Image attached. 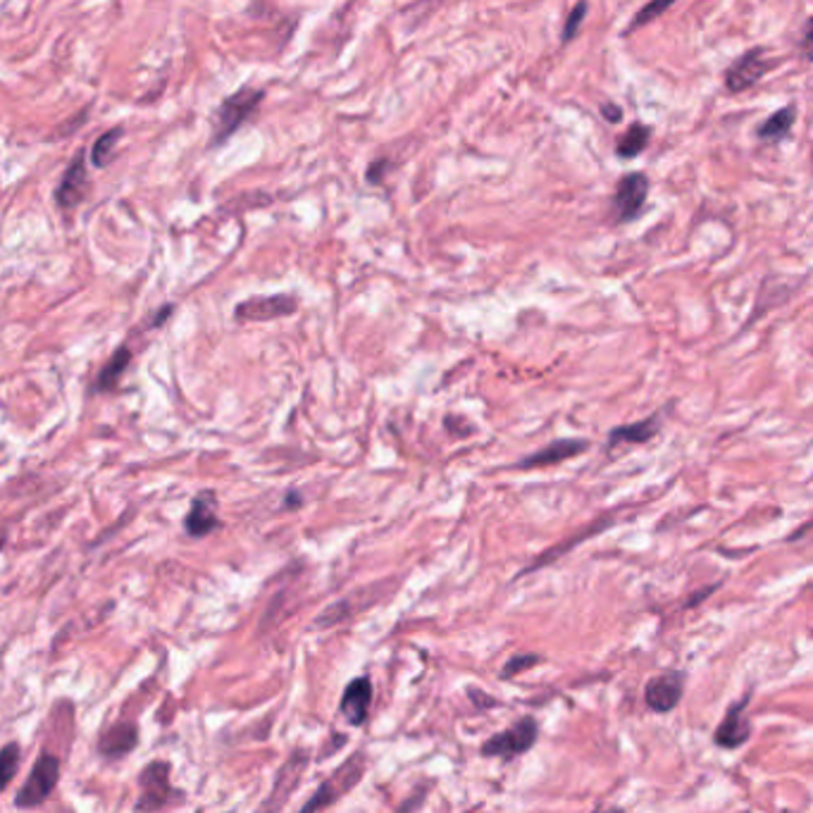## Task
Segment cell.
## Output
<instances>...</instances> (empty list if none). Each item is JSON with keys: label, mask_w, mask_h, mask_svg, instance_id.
Instances as JSON below:
<instances>
[{"label": "cell", "mask_w": 813, "mask_h": 813, "mask_svg": "<svg viewBox=\"0 0 813 813\" xmlns=\"http://www.w3.org/2000/svg\"><path fill=\"white\" fill-rule=\"evenodd\" d=\"M263 99H265V91L253 89V87H244L236 93L227 95V99L222 101V105L217 108L215 120H213V136H215L213 146L225 143L238 130V126L246 124L253 115H256V110L261 108Z\"/></svg>", "instance_id": "obj_1"}, {"label": "cell", "mask_w": 813, "mask_h": 813, "mask_svg": "<svg viewBox=\"0 0 813 813\" xmlns=\"http://www.w3.org/2000/svg\"><path fill=\"white\" fill-rule=\"evenodd\" d=\"M363 773H365V754L356 752L354 756H348V761L344 763V766H339L337 771H334V775L329 780H325V783L315 790V794L311 796V800L303 804V811H315V809L332 806L334 802L342 800L346 792H350L360 783Z\"/></svg>", "instance_id": "obj_2"}, {"label": "cell", "mask_w": 813, "mask_h": 813, "mask_svg": "<svg viewBox=\"0 0 813 813\" xmlns=\"http://www.w3.org/2000/svg\"><path fill=\"white\" fill-rule=\"evenodd\" d=\"M651 182L644 172H628L618 180L613 199H611V211L616 222L626 225V222H634L642 215L647 199H649Z\"/></svg>", "instance_id": "obj_3"}, {"label": "cell", "mask_w": 813, "mask_h": 813, "mask_svg": "<svg viewBox=\"0 0 813 813\" xmlns=\"http://www.w3.org/2000/svg\"><path fill=\"white\" fill-rule=\"evenodd\" d=\"M539 738V723L535 719H520L516 725L506 728L482 744V756H499L511 761L530 752Z\"/></svg>", "instance_id": "obj_4"}, {"label": "cell", "mask_w": 813, "mask_h": 813, "mask_svg": "<svg viewBox=\"0 0 813 813\" xmlns=\"http://www.w3.org/2000/svg\"><path fill=\"white\" fill-rule=\"evenodd\" d=\"M60 780V761L53 754H43L39 756V761L31 769L27 783L22 785V790L14 796V806L20 809H34L39 804H43L51 792L55 790Z\"/></svg>", "instance_id": "obj_5"}, {"label": "cell", "mask_w": 813, "mask_h": 813, "mask_svg": "<svg viewBox=\"0 0 813 813\" xmlns=\"http://www.w3.org/2000/svg\"><path fill=\"white\" fill-rule=\"evenodd\" d=\"M771 70H773V62L766 58V48L756 45V48H749L746 53H742L735 62H732L723 74V82L730 93H744L754 84H759L763 74Z\"/></svg>", "instance_id": "obj_6"}, {"label": "cell", "mask_w": 813, "mask_h": 813, "mask_svg": "<svg viewBox=\"0 0 813 813\" xmlns=\"http://www.w3.org/2000/svg\"><path fill=\"white\" fill-rule=\"evenodd\" d=\"M296 311H298L296 296L275 294V296H253L248 301H242L236 306L234 315H236V321L263 323V321H277V317L294 315Z\"/></svg>", "instance_id": "obj_7"}, {"label": "cell", "mask_w": 813, "mask_h": 813, "mask_svg": "<svg viewBox=\"0 0 813 813\" xmlns=\"http://www.w3.org/2000/svg\"><path fill=\"white\" fill-rule=\"evenodd\" d=\"M141 785V800L136 802V809H163L172 802V785H170V763L165 761H153L146 769L141 771L139 778Z\"/></svg>", "instance_id": "obj_8"}, {"label": "cell", "mask_w": 813, "mask_h": 813, "mask_svg": "<svg viewBox=\"0 0 813 813\" xmlns=\"http://www.w3.org/2000/svg\"><path fill=\"white\" fill-rule=\"evenodd\" d=\"M663 425V410H657L653 416L640 420V423H628L613 427L609 437H606V454L613 456L616 451H623L628 446H644L651 439H657Z\"/></svg>", "instance_id": "obj_9"}, {"label": "cell", "mask_w": 813, "mask_h": 813, "mask_svg": "<svg viewBox=\"0 0 813 813\" xmlns=\"http://www.w3.org/2000/svg\"><path fill=\"white\" fill-rule=\"evenodd\" d=\"M684 694V673L668 671L653 675L644 688V701L653 713H671Z\"/></svg>", "instance_id": "obj_10"}, {"label": "cell", "mask_w": 813, "mask_h": 813, "mask_svg": "<svg viewBox=\"0 0 813 813\" xmlns=\"http://www.w3.org/2000/svg\"><path fill=\"white\" fill-rule=\"evenodd\" d=\"M589 449L587 439H578V437H566V439H553L551 444L541 446L539 451L530 454L528 458H522L516 464L518 470H537V468H551L563 464V460L576 458L580 454H585Z\"/></svg>", "instance_id": "obj_11"}, {"label": "cell", "mask_w": 813, "mask_h": 813, "mask_svg": "<svg viewBox=\"0 0 813 813\" xmlns=\"http://www.w3.org/2000/svg\"><path fill=\"white\" fill-rule=\"evenodd\" d=\"M89 194V174H87V157L84 151L74 155L68 172L62 174V182L55 189V201L62 211H74L77 205H82Z\"/></svg>", "instance_id": "obj_12"}, {"label": "cell", "mask_w": 813, "mask_h": 813, "mask_svg": "<svg viewBox=\"0 0 813 813\" xmlns=\"http://www.w3.org/2000/svg\"><path fill=\"white\" fill-rule=\"evenodd\" d=\"M749 697H744L738 704H732L725 713V719L713 732V742L721 749H740L752 738V721L746 715Z\"/></svg>", "instance_id": "obj_13"}, {"label": "cell", "mask_w": 813, "mask_h": 813, "mask_svg": "<svg viewBox=\"0 0 813 813\" xmlns=\"http://www.w3.org/2000/svg\"><path fill=\"white\" fill-rule=\"evenodd\" d=\"M217 499L213 491H201L196 494V499L191 501L189 514L184 518V530L189 537H205L220 528V518H217Z\"/></svg>", "instance_id": "obj_14"}, {"label": "cell", "mask_w": 813, "mask_h": 813, "mask_svg": "<svg viewBox=\"0 0 813 813\" xmlns=\"http://www.w3.org/2000/svg\"><path fill=\"white\" fill-rule=\"evenodd\" d=\"M373 704V682L370 678H354L348 682L342 697V713L350 725H363L368 721V711Z\"/></svg>", "instance_id": "obj_15"}, {"label": "cell", "mask_w": 813, "mask_h": 813, "mask_svg": "<svg viewBox=\"0 0 813 813\" xmlns=\"http://www.w3.org/2000/svg\"><path fill=\"white\" fill-rule=\"evenodd\" d=\"M613 522H616V516L613 514H609V516H601V518H597L594 522H589V525H585V528L578 532V535H572L570 539H566V541H561V545H556L553 549H549L547 553H541L539 558H537V561H532V566L530 568H525L522 572H520V576H528V572H532V570H539V568H545L547 563H551V561H556V558L558 556H561V553H568L572 547H576L578 545V541H585V539H589V537H594V535H599V532H603V530H609V528H613Z\"/></svg>", "instance_id": "obj_16"}, {"label": "cell", "mask_w": 813, "mask_h": 813, "mask_svg": "<svg viewBox=\"0 0 813 813\" xmlns=\"http://www.w3.org/2000/svg\"><path fill=\"white\" fill-rule=\"evenodd\" d=\"M796 122V105H785L775 110V113L763 120L759 126H756V139L761 143H780L785 141L792 132V126Z\"/></svg>", "instance_id": "obj_17"}, {"label": "cell", "mask_w": 813, "mask_h": 813, "mask_svg": "<svg viewBox=\"0 0 813 813\" xmlns=\"http://www.w3.org/2000/svg\"><path fill=\"white\" fill-rule=\"evenodd\" d=\"M139 744V730L134 723H118L113 730L105 732V738L101 740L99 749L101 754L105 756H124L130 754L132 749Z\"/></svg>", "instance_id": "obj_18"}, {"label": "cell", "mask_w": 813, "mask_h": 813, "mask_svg": "<svg viewBox=\"0 0 813 813\" xmlns=\"http://www.w3.org/2000/svg\"><path fill=\"white\" fill-rule=\"evenodd\" d=\"M651 143V126L644 122H632L623 136L616 143V155L620 161H632V157L642 155Z\"/></svg>", "instance_id": "obj_19"}, {"label": "cell", "mask_w": 813, "mask_h": 813, "mask_svg": "<svg viewBox=\"0 0 813 813\" xmlns=\"http://www.w3.org/2000/svg\"><path fill=\"white\" fill-rule=\"evenodd\" d=\"M308 763V752H296L289 761H286V766L280 771V778H277V785L273 790V800H270L267 806H280L284 796H289V792L298 785V775L303 771V766Z\"/></svg>", "instance_id": "obj_20"}, {"label": "cell", "mask_w": 813, "mask_h": 813, "mask_svg": "<svg viewBox=\"0 0 813 813\" xmlns=\"http://www.w3.org/2000/svg\"><path fill=\"white\" fill-rule=\"evenodd\" d=\"M130 363H132V350H130V346H120L115 350V354H113V358H110L105 363V368L101 370L99 379H95V387L93 389L95 392H110V389H115L120 385L122 373L126 368H130Z\"/></svg>", "instance_id": "obj_21"}, {"label": "cell", "mask_w": 813, "mask_h": 813, "mask_svg": "<svg viewBox=\"0 0 813 813\" xmlns=\"http://www.w3.org/2000/svg\"><path fill=\"white\" fill-rule=\"evenodd\" d=\"M675 3H678V0H649V3H647L642 10H637V12L632 14V20H630V24L626 27L623 37H630V34H634V31H640V29L649 27L651 22H657V20H659V18H663V14H665L668 10H671Z\"/></svg>", "instance_id": "obj_22"}, {"label": "cell", "mask_w": 813, "mask_h": 813, "mask_svg": "<svg viewBox=\"0 0 813 813\" xmlns=\"http://www.w3.org/2000/svg\"><path fill=\"white\" fill-rule=\"evenodd\" d=\"M124 130L122 126H115V130H108L99 141L91 146V163L95 167H108L110 161L115 157V146L120 143Z\"/></svg>", "instance_id": "obj_23"}, {"label": "cell", "mask_w": 813, "mask_h": 813, "mask_svg": "<svg viewBox=\"0 0 813 813\" xmlns=\"http://www.w3.org/2000/svg\"><path fill=\"white\" fill-rule=\"evenodd\" d=\"M18 766H20V744L10 742L3 746V752H0V775H3V780H0V787L6 790L12 783L14 773H18Z\"/></svg>", "instance_id": "obj_24"}, {"label": "cell", "mask_w": 813, "mask_h": 813, "mask_svg": "<svg viewBox=\"0 0 813 813\" xmlns=\"http://www.w3.org/2000/svg\"><path fill=\"white\" fill-rule=\"evenodd\" d=\"M539 663H541V657H537V653H516V657H511L506 661L504 671H501V680H511L518 673L530 671V668H535Z\"/></svg>", "instance_id": "obj_25"}, {"label": "cell", "mask_w": 813, "mask_h": 813, "mask_svg": "<svg viewBox=\"0 0 813 813\" xmlns=\"http://www.w3.org/2000/svg\"><path fill=\"white\" fill-rule=\"evenodd\" d=\"M587 10H589L587 0H580V3L570 10L568 20H566V24H563V34H561L563 43H570L572 39L578 37V31H580V27H582V22H585V18H587Z\"/></svg>", "instance_id": "obj_26"}, {"label": "cell", "mask_w": 813, "mask_h": 813, "mask_svg": "<svg viewBox=\"0 0 813 813\" xmlns=\"http://www.w3.org/2000/svg\"><path fill=\"white\" fill-rule=\"evenodd\" d=\"M800 53L806 62H813V18L806 20L802 39H800Z\"/></svg>", "instance_id": "obj_27"}, {"label": "cell", "mask_w": 813, "mask_h": 813, "mask_svg": "<svg viewBox=\"0 0 813 813\" xmlns=\"http://www.w3.org/2000/svg\"><path fill=\"white\" fill-rule=\"evenodd\" d=\"M785 541H787V545H802V541H811V545H813V516L809 520H804L800 528H796Z\"/></svg>", "instance_id": "obj_28"}, {"label": "cell", "mask_w": 813, "mask_h": 813, "mask_svg": "<svg viewBox=\"0 0 813 813\" xmlns=\"http://www.w3.org/2000/svg\"><path fill=\"white\" fill-rule=\"evenodd\" d=\"M601 118L606 120V122H611V124H618V122H623V108H620V105H616V103H611V101H606V103H601Z\"/></svg>", "instance_id": "obj_29"}, {"label": "cell", "mask_w": 813, "mask_h": 813, "mask_svg": "<svg viewBox=\"0 0 813 813\" xmlns=\"http://www.w3.org/2000/svg\"><path fill=\"white\" fill-rule=\"evenodd\" d=\"M811 161H813V151H811Z\"/></svg>", "instance_id": "obj_30"}]
</instances>
